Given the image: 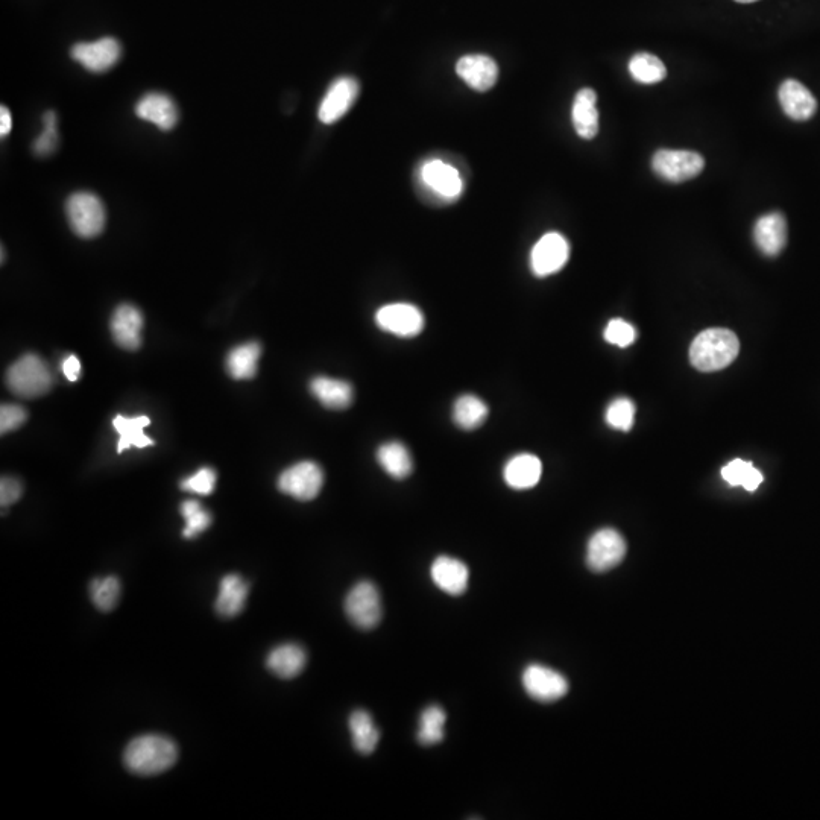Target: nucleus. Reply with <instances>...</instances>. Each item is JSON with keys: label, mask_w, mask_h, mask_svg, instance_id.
<instances>
[{"label": "nucleus", "mask_w": 820, "mask_h": 820, "mask_svg": "<svg viewBox=\"0 0 820 820\" xmlns=\"http://www.w3.org/2000/svg\"><path fill=\"white\" fill-rule=\"evenodd\" d=\"M177 760V745L171 738L155 734L134 738L123 754L125 767L140 776H154L166 772L177 763Z\"/></svg>", "instance_id": "nucleus-1"}, {"label": "nucleus", "mask_w": 820, "mask_h": 820, "mask_svg": "<svg viewBox=\"0 0 820 820\" xmlns=\"http://www.w3.org/2000/svg\"><path fill=\"white\" fill-rule=\"evenodd\" d=\"M415 186L421 199L432 205L451 204L464 192L461 172L441 158H430L420 164L415 174Z\"/></svg>", "instance_id": "nucleus-2"}, {"label": "nucleus", "mask_w": 820, "mask_h": 820, "mask_svg": "<svg viewBox=\"0 0 820 820\" xmlns=\"http://www.w3.org/2000/svg\"><path fill=\"white\" fill-rule=\"evenodd\" d=\"M740 351L737 336L726 328H710L694 339L690 360L702 373L720 371L734 362Z\"/></svg>", "instance_id": "nucleus-3"}, {"label": "nucleus", "mask_w": 820, "mask_h": 820, "mask_svg": "<svg viewBox=\"0 0 820 820\" xmlns=\"http://www.w3.org/2000/svg\"><path fill=\"white\" fill-rule=\"evenodd\" d=\"M7 385L17 397L38 398L51 391L54 376L45 360L37 354H25L8 369Z\"/></svg>", "instance_id": "nucleus-4"}, {"label": "nucleus", "mask_w": 820, "mask_h": 820, "mask_svg": "<svg viewBox=\"0 0 820 820\" xmlns=\"http://www.w3.org/2000/svg\"><path fill=\"white\" fill-rule=\"evenodd\" d=\"M67 219L76 236L93 239L104 231L107 222L104 204L90 192H76L66 202Z\"/></svg>", "instance_id": "nucleus-5"}, {"label": "nucleus", "mask_w": 820, "mask_h": 820, "mask_svg": "<svg viewBox=\"0 0 820 820\" xmlns=\"http://www.w3.org/2000/svg\"><path fill=\"white\" fill-rule=\"evenodd\" d=\"M345 614L359 629L376 628L382 620V599L373 582L362 581L345 597Z\"/></svg>", "instance_id": "nucleus-6"}, {"label": "nucleus", "mask_w": 820, "mask_h": 820, "mask_svg": "<svg viewBox=\"0 0 820 820\" xmlns=\"http://www.w3.org/2000/svg\"><path fill=\"white\" fill-rule=\"evenodd\" d=\"M705 168V160L694 151L660 149L652 157V169L656 175L669 183H684L693 180Z\"/></svg>", "instance_id": "nucleus-7"}, {"label": "nucleus", "mask_w": 820, "mask_h": 820, "mask_svg": "<svg viewBox=\"0 0 820 820\" xmlns=\"http://www.w3.org/2000/svg\"><path fill=\"white\" fill-rule=\"evenodd\" d=\"M278 489L300 502L316 499L324 485V471L316 462L303 461L287 468L278 477Z\"/></svg>", "instance_id": "nucleus-8"}, {"label": "nucleus", "mask_w": 820, "mask_h": 820, "mask_svg": "<svg viewBox=\"0 0 820 820\" xmlns=\"http://www.w3.org/2000/svg\"><path fill=\"white\" fill-rule=\"evenodd\" d=\"M376 322L383 332L398 338H415L424 330V315L409 303L386 304L377 310Z\"/></svg>", "instance_id": "nucleus-9"}, {"label": "nucleus", "mask_w": 820, "mask_h": 820, "mask_svg": "<svg viewBox=\"0 0 820 820\" xmlns=\"http://www.w3.org/2000/svg\"><path fill=\"white\" fill-rule=\"evenodd\" d=\"M570 257V245L559 233H547L535 243L530 253V269L537 277H549L564 268Z\"/></svg>", "instance_id": "nucleus-10"}, {"label": "nucleus", "mask_w": 820, "mask_h": 820, "mask_svg": "<svg viewBox=\"0 0 820 820\" xmlns=\"http://www.w3.org/2000/svg\"><path fill=\"white\" fill-rule=\"evenodd\" d=\"M626 555V543L617 530L602 529L588 541L587 564L596 573L617 567Z\"/></svg>", "instance_id": "nucleus-11"}, {"label": "nucleus", "mask_w": 820, "mask_h": 820, "mask_svg": "<svg viewBox=\"0 0 820 820\" xmlns=\"http://www.w3.org/2000/svg\"><path fill=\"white\" fill-rule=\"evenodd\" d=\"M360 86L356 78L342 76L335 79L319 105L318 117L325 125L341 120L359 98Z\"/></svg>", "instance_id": "nucleus-12"}, {"label": "nucleus", "mask_w": 820, "mask_h": 820, "mask_svg": "<svg viewBox=\"0 0 820 820\" xmlns=\"http://www.w3.org/2000/svg\"><path fill=\"white\" fill-rule=\"evenodd\" d=\"M523 687L538 702H555L568 693V682L549 667L532 664L523 673Z\"/></svg>", "instance_id": "nucleus-13"}, {"label": "nucleus", "mask_w": 820, "mask_h": 820, "mask_svg": "<svg viewBox=\"0 0 820 820\" xmlns=\"http://www.w3.org/2000/svg\"><path fill=\"white\" fill-rule=\"evenodd\" d=\"M73 60L93 73H102L110 70L119 63L122 57V46L116 38H101L93 43H78L73 46Z\"/></svg>", "instance_id": "nucleus-14"}, {"label": "nucleus", "mask_w": 820, "mask_h": 820, "mask_svg": "<svg viewBox=\"0 0 820 820\" xmlns=\"http://www.w3.org/2000/svg\"><path fill=\"white\" fill-rule=\"evenodd\" d=\"M456 73L476 92L485 93L496 86L499 66L488 55H465L456 63Z\"/></svg>", "instance_id": "nucleus-15"}, {"label": "nucleus", "mask_w": 820, "mask_h": 820, "mask_svg": "<svg viewBox=\"0 0 820 820\" xmlns=\"http://www.w3.org/2000/svg\"><path fill=\"white\" fill-rule=\"evenodd\" d=\"M143 315L133 304H122L114 310L111 333L123 350L136 351L142 345Z\"/></svg>", "instance_id": "nucleus-16"}, {"label": "nucleus", "mask_w": 820, "mask_h": 820, "mask_svg": "<svg viewBox=\"0 0 820 820\" xmlns=\"http://www.w3.org/2000/svg\"><path fill=\"white\" fill-rule=\"evenodd\" d=\"M430 576L439 590L450 596H461L467 591L470 570L459 559L439 556L430 568Z\"/></svg>", "instance_id": "nucleus-17"}, {"label": "nucleus", "mask_w": 820, "mask_h": 820, "mask_svg": "<svg viewBox=\"0 0 820 820\" xmlns=\"http://www.w3.org/2000/svg\"><path fill=\"white\" fill-rule=\"evenodd\" d=\"M754 240L764 256H778L787 245L786 218L778 212L761 216L754 227Z\"/></svg>", "instance_id": "nucleus-18"}, {"label": "nucleus", "mask_w": 820, "mask_h": 820, "mask_svg": "<svg viewBox=\"0 0 820 820\" xmlns=\"http://www.w3.org/2000/svg\"><path fill=\"white\" fill-rule=\"evenodd\" d=\"M779 104L783 107L786 116L790 119L802 120L811 119L817 110V101L810 90L796 81V79H787L781 84L778 92Z\"/></svg>", "instance_id": "nucleus-19"}, {"label": "nucleus", "mask_w": 820, "mask_h": 820, "mask_svg": "<svg viewBox=\"0 0 820 820\" xmlns=\"http://www.w3.org/2000/svg\"><path fill=\"white\" fill-rule=\"evenodd\" d=\"M136 114L160 130L169 131L178 123V108L174 99L164 93H148L136 105Z\"/></svg>", "instance_id": "nucleus-20"}, {"label": "nucleus", "mask_w": 820, "mask_h": 820, "mask_svg": "<svg viewBox=\"0 0 820 820\" xmlns=\"http://www.w3.org/2000/svg\"><path fill=\"white\" fill-rule=\"evenodd\" d=\"M597 95L593 89L579 90L574 98L571 119L576 134L584 140H591L599 133V111H597Z\"/></svg>", "instance_id": "nucleus-21"}, {"label": "nucleus", "mask_w": 820, "mask_h": 820, "mask_svg": "<svg viewBox=\"0 0 820 820\" xmlns=\"http://www.w3.org/2000/svg\"><path fill=\"white\" fill-rule=\"evenodd\" d=\"M310 392L316 400L332 410H344L353 403V386L344 380L332 377L319 376L310 382Z\"/></svg>", "instance_id": "nucleus-22"}, {"label": "nucleus", "mask_w": 820, "mask_h": 820, "mask_svg": "<svg viewBox=\"0 0 820 820\" xmlns=\"http://www.w3.org/2000/svg\"><path fill=\"white\" fill-rule=\"evenodd\" d=\"M306 663V650L294 643L275 647L266 660L268 669L281 679L297 678L303 672Z\"/></svg>", "instance_id": "nucleus-23"}, {"label": "nucleus", "mask_w": 820, "mask_h": 820, "mask_svg": "<svg viewBox=\"0 0 820 820\" xmlns=\"http://www.w3.org/2000/svg\"><path fill=\"white\" fill-rule=\"evenodd\" d=\"M250 587L237 574H228L219 585L218 599L215 608L218 614L225 619H233L245 608Z\"/></svg>", "instance_id": "nucleus-24"}, {"label": "nucleus", "mask_w": 820, "mask_h": 820, "mask_svg": "<svg viewBox=\"0 0 820 820\" xmlns=\"http://www.w3.org/2000/svg\"><path fill=\"white\" fill-rule=\"evenodd\" d=\"M541 474H543V465L537 456L523 453V455L514 456L503 470V477L505 482L512 489H529L540 482Z\"/></svg>", "instance_id": "nucleus-25"}, {"label": "nucleus", "mask_w": 820, "mask_h": 820, "mask_svg": "<svg viewBox=\"0 0 820 820\" xmlns=\"http://www.w3.org/2000/svg\"><path fill=\"white\" fill-rule=\"evenodd\" d=\"M262 356V347L257 342L239 345L228 353L227 366L228 374L234 380H251L256 377L259 368V359Z\"/></svg>", "instance_id": "nucleus-26"}, {"label": "nucleus", "mask_w": 820, "mask_h": 820, "mask_svg": "<svg viewBox=\"0 0 820 820\" xmlns=\"http://www.w3.org/2000/svg\"><path fill=\"white\" fill-rule=\"evenodd\" d=\"M151 424V420L145 415L136 418H125L117 415L113 420L114 429L119 432L120 438L117 442V453H122L127 448H146L154 445V441L145 435L143 429Z\"/></svg>", "instance_id": "nucleus-27"}, {"label": "nucleus", "mask_w": 820, "mask_h": 820, "mask_svg": "<svg viewBox=\"0 0 820 820\" xmlns=\"http://www.w3.org/2000/svg\"><path fill=\"white\" fill-rule=\"evenodd\" d=\"M350 731L353 745L363 755L373 754L379 745L380 731L371 714L363 710L354 711L350 716Z\"/></svg>", "instance_id": "nucleus-28"}, {"label": "nucleus", "mask_w": 820, "mask_h": 820, "mask_svg": "<svg viewBox=\"0 0 820 820\" xmlns=\"http://www.w3.org/2000/svg\"><path fill=\"white\" fill-rule=\"evenodd\" d=\"M377 462L389 476L398 480L406 479L414 468L406 445L397 441L386 442L377 450Z\"/></svg>", "instance_id": "nucleus-29"}, {"label": "nucleus", "mask_w": 820, "mask_h": 820, "mask_svg": "<svg viewBox=\"0 0 820 820\" xmlns=\"http://www.w3.org/2000/svg\"><path fill=\"white\" fill-rule=\"evenodd\" d=\"M488 418V406L476 395H461L453 404V421L459 429L476 430Z\"/></svg>", "instance_id": "nucleus-30"}, {"label": "nucleus", "mask_w": 820, "mask_h": 820, "mask_svg": "<svg viewBox=\"0 0 820 820\" xmlns=\"http://www.w3.org/2000/svg\"><path fill=\"white\" fill-rule=\"evenodd\" d=\"M629 73L635 81L649 86V84L663 81L667 76V69L660 58L647 54V52H641L629 61Z\"/></svg>", "instance_id": "nucleus-31"}, {"label": "nucleus", "mask_w": 820, "mask_h": 820, "mask_svg": "<svg viewBox=\"0 0 820 820\" xmlns=\"http://www.w3.org/2000/svg\"><path fill=\"white\" fill-rule=\"evenodd\" d=\"M447 714L438 705H430L421 714L418 742L424 746L438 745L444 740V725Z\"/></svg>", "instance_id": "nucleus-32"}, {"label": "nucleus", "mask_w": 820, "mask_h": 820, "mask_svg": "<svg viewBox=\"0 0 820 820\" xmlns=\"http://www.w3.org/2000/svg\"><path fill=\"white\" fill-rule=\"evenodd\" d=\"M722 477L731 486H743L746 491H755L763 483V474L751 462L735 459L722 470Z\"/></svg>", "instance_id": "nucleus-33"}, {"label": "nucleus", "mask_w": 820, "mask_h": 820, "mask_svg": "<svg viewBox=\"0 0 820 820\" xmlns=\"http://www.w3.org/2000/svg\"><path fill=\"white\" fill-rule=\"evenodd\" d=\"M181 515L186 520V529H184V538L198 537L199 533L209 529L212 524V515L209 511L202 508L201 503L196 500H186L180 508Z\"/></svg>", "instance_id": "nucleus-34"}, {"label": "nucleus", "mask_w": 820, "mask_h": 820, "mask_svg": "<svg viewBox=\"0 0 820 820\" xmlns=\"http://www.w3.org/2000/svg\"><path fill=\"white\" fill-rule=\"evenodd\" d=\"M90 594H92L93 603L96 608L101 611H111L119 602L120 597V582L114 576H108L104 579H95L90 584Z\"/></svg>", "instance_id": "nucleus-35"}, {"label": "nucleus", "mask_w": 820, "mask_h": 820, "mask_svg": "<svg viewBox=\"0 0 820 820\" xmlns=\"http://www.w3.org/2000/svg\"><path fill=\"white\" fill-rule=\"evenodd\" d=\"M635 406L628 398H617L606 410V421L614 429L629 432L634 426Z\"/></svg>", "instance_id": "nucleus-36"}, {"label": "nucleus", "mask_w": 820, "mask_h": 820, "mask_svg": "<svg viewBox=\"0 0 820 820\" xmlns=\"http://www.w3.org/2000/svg\"><path fill=\"white\" fill-rule=\"evenodd\" d=\"M216 488V471L212 468H201L193 476L187 477L181 482V489L198 494V496H210Z\"/></svg>", "instance_id": "nucleus-37"}, {"label": "nucleus", "mask_w": 820, "mask_h": 820, "mask_svg": "<svg viewBox=\"0 0 820 820\" xmlns=\"http://www.w3.org/2000/svg\"><path fill=\"white\" fill-rule=\"evenodd\" d=\"M43 123H45V130L34 143V152L38 155L51 154L57 148V114L54 111H48L43 117Z\"/></svg>", "instance_id": "nucleus-38"}, {"label": "nucleus", "mask_w": 820, "mask_h": 820, "mask_svg": "<svg viewBox=\"0 0 820 820\" xmlns=\"http://www.w3.org/2000/svg\"><path fill=\"white\" fill-rule=\"evenodd\" d=\"M605 339L606 342L617 345V347H629V345L634 344L635 341L634 327H632L629 322L623 321V319H612V321L606 325Z\"/></svg>", "instance_id": "nucleus-39"}, {"label": "nucleus", "mask_w": 820, "mask_h": 820, "mask_svg": "<svg viewBox=\"0 0 820 820\" xmlns=\"http://www.w3.org/2000/svg\"><path fill=\"white\" fill-rule=\"evenodd\" d=\"M26 418L28 414L19 404H4L0 409V432L5 435V433L19 429L25 424Z\"/></svg>", "instance_id": "nucleus-40"}, {"label": "nucleus", "mask_w": 820, "mask_h": 820, "mask_svg": "<svg viewBox=\"0 0 820 820\" xmlns=\"http://www.w3.org/2000/svg\"><path fill=\"white\" fill-rule=\"evenodd\" d=\"M22 492V483L19 480L14 479V477H2V482H0V503H2V508H8V506L20 500Z\"/></svg>", "instance_id": "nucleus-41"}, {"label": "nucleus", "mask_w": 820, "mask_h": 820, "mask_svg": "<svg viewBox=\"0 0 820 820\" xmlns=\"http://www.w3.org/2000/svg\"><path fill=\"white\" fill-rule=\"evenodd\" d=\"M63 374L69 382H76L81 377V362L78 357L69 356L63 362Z\"/></svg>", "instance_id": "nucleus-42"}, {"label": "nucleus", "mask_w": 820, "mask_h": 820, "mask_svg": "<svg viewBox=\"0 0 820 820\" xmlns=\"http://www.w3.org/2000/svg\"><path fill=\"white\" fill-rule=\"evenodd\" d=\"M11 128H13V117H11L10 110L7 107H2L0 108V134H2V137L8 136Z\"/></svg>", "instance_id": "nucleus-43"}, {"label": "nucleus", "mask_w": 820, "mask_h": 820, "mask_svg": "<svg viewBox=\"0 0 820 820\" xmlns=\"http://www.w3.org/2000/svg\"><path fill=\"white\" fill-rule=\"evenodd\" d=\"M738 4H754V2H758V0H735Z\"/></svg>", "instance_id": "nucleus-44"}]
</instances>
